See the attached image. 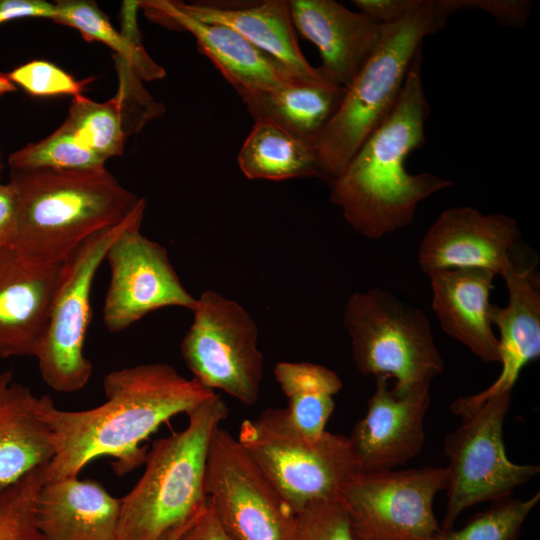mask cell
Returning <instances> with one entry per match:
<instances>
[{
	"label": "cell",
	"mask_w": 540,
	"mask_h": 540,
	"mask_svg": "<svg viewBox=\"0 0 540 540\" xmlns=\"http://www.w3.org/2000/svg\"><path fill=\"white\" fill-rule=\"evenodd\" d=\"M188 525L189 524L168 531L160 540H179V537Z\"/></svg>",
	"instance_id": "ab89813d"
},
{
	"label": "cell",
	"mask_w": 540,
	"mask_h": 540,
	"mask_svg": "<svg viewBox=\"0 0 540 540\" xmlns=\"http://www.w3.org/2000/svg\"><path fill=\"white\" fill-rule=\"evenodd\" d=\"M142 220L124 229L105 256L110 280L103 323L112 333L129 328L153 311L181 307L192 312L197 303L183 286L165 247L141 233Z\"/></svg>",
	"instance_id": "4fadbf2b"
},
{
	"label": "cell",
	"mask_w": 540,
	"mask_h": 540,
	"mask_svg": "<svg viewBox=\"0 0 540 540\" xmlns=\"http://www.w3.org/2000/svg\"><path fill=\"white\" fill-rule=\"evenodd\" d=\"M64 123L82 145L104 160L123 154L129 135L117 96L101 103L82 94L73 97Z\"/></svg>",
	"instance_id": "83f0119b"
},
{
	"label": "cell",
	"mask_w": 540,
	"mask_h": 540,
	"mask_svg": "<svg viewBox=\"0 0 540 540\" xmlns=\"http://www.w3.org/2000/svg\"><path fill=\"white\" fill-rule=\"evenodd\" d=\"M421 0H354L358 11L378 26L390 25L420 4Z\"/></svg>",
	"instance_id": "d590c367"
},
{
	"label": "cell",
	"mask_w": 540,
	"mask_h": 540,
	"mask_svg": "<svg viewBox=\"0 0 540 540\" xmlns=\"http://www.w3.org/2000/svg\"><path fill=\"white\" fill-rule=\"evenodd\" d=\"M140 8L150 19L162 25L190 32L196 39L198 51L210 59L238 94L308 83L234 29L190 17L174 1H140Z\"/></svg>",
	"instance_id": "e0dca14e"
},
{
	"label": "cell",
	"mask_w": 540,
	"mask_h": 540,
	"mask_svg": "<svg viewBox=\"0 0 540 540\" xmlns=\"http://www.w3.org/2000/svg\"><path fill=\"white\" fill-rule=\"evenodd\" d=\"M56 14L54 2L45 0H0V25L22 18H47Z\"/></svg>",
	"instance_id": "8d00e7d4"
},
{
	"label": "cell",
	"mask_w": 540,
	"mask_h": 540,
	"mask_svg": "<svg viewBox=\"0 0 540 540\" xmlns=\"http://www.w3.org/2000/svg\"><path fill=\"white\" fill-rule=\"evenodd\" d=\"M447 482L446 467L359 473L340 499L359 540H433L434 499Z\"/></svg>",
	"instance_id": "7c38bea8"
},
{
	"label": "cell",
	"mask_w": 540,
	"mask_h": 540,
	"mask_svg": "<svg viewBox=\"0 0 540 540\" xmlns=\"http://www.w3.org/2000/svg\"><path fill=\"white\" fill-rule=\"evenodd\" d=\"M388 381L376 377L367 411L348 437L361 473L393 470L417 456L424 446L430 386L396 395Z\"/></svg>",
	"instance_id": "9a60e30c"
},
{
	"label": "cell",
	"mask_w": 540,
	"mask_h": 540,
	"mask_svg": "<svg viewBox=\"0 0 540 540\" xmlns=\"http://www.w3.org/2000/svg\"><path fill=\"white\" fill-rule=\"evenodd\" d=\"M45 468L33 470L0 491V540H45L35 522V505Z\"/></svg>",
	"instance_id": "4dcf8cb0"
},
{
	"label": "cell",
	"mask_w": 540,
	"mask_h": 540,
	"mask_svg": "<svg viewBox=\"0 0 540 540\" xmlns=\"http://www.w3.org/2000/svg\"><path fill=\"white\" fill-rule=\"evenodd\" d=\"M521 238L517 221L501 213L484 214L470 206L444 210L423 236L418 264L423 273L481 268L503 274Z\"/></svg>",
	"instance_id": "5bb4252c"
},
{
	"label": "cell",
	"mask_w": 540,
	"mask_h": 540,
	"mask_svg": "<svg viewBox=\"0 0 540 540\" xmlns=\"http://www.w3.org/2000/svg\"><path fill=\"white\" fill-rule=\"evenodd\" d=\"M508 289L506 306H491L490 319L499 331V363L496 380L481 392L455 399L450 409L462 419L469 417L491 397L512 392L523 368L540 357L539 278L533 266L512 261L503 274Z\"/></svg>",
	"instance_id": "2e32d148"
},
{
	"label": "cell",
	"mask_w": 540,
	"mask_h": 540,
	"mask_svg": "<svg viewBox=\"0 0 540 540\" xmlns=\"http://www.w3.org/2000/svg\"><path fill=\"white\" fill-rule=\"evenodd\" d=\"M294 540H359L340 497L308 504L296 512Z\"/></svg>",
	"instance_id": "1f68e13d"
},
{
	"label": "cell",
	"mask_w": 540,
	"mask_h": 540,
	"mask_svg": "<svg viewBox=\"0 0 540 540\" xmlns=\"http://www.w3.org/2000/svg\"><path fill=\"white\" fill-rule=\"evenodd\" d=\"M185 14L197 20L228 26L266 52L300 80L334 84L302 53L294 29L289 1H174ZM336 85V84H334Z\"/></svg>",
	"instance_id": "ffe728a7"
},
{
	"label": "cell",
	"mask_w": 540,
	"mask_h": 540,
	"mask_svg": "<svg viewBox=\"0 0 540 540\" xmlns=\"http://www.w3.org/2000/svg\"><path fill=\"white\" fill-rule=\"evenodd\" d=\"M192 313L180 352L193 379L245 405L255 404L264 362L254 319L238 302L214 290L202 292Z\"/></svg>",
	"instance_id": "9c48e42d"
},
{
	"label": "cell",
	"mask_w": 540,
	"mask_h": 540,
	"mask_svg": "<svg viewBox=\"0 0 540 540\" xmlns=\"http://www.w3.org/2000/svg\"><path fill=\"white\" fill-rule=\"evenodd\" d=\"M19 237V204L14 186L0 184V251L16 247Z\"/></svg>",
	"instance_id": "e575fe53"
},
{
	"label": "cell",
	"mask_w": 540,
	"mask_h": 540,
	"mask_svg": "<svg viewBox=\"0 0 540 540\" xmlns=\"http://www.w3.org/2000/svg\"><path fill=\"white\" fill-rule=\"evenodd\" d=\"M540 500L539 491L526 500H496L460 529H441L433 540H517L528 515Z\"/></svg>",
	"instance_id": "f546056e"
},
{
	"label": "cell",
	"mask_w": 540,
	"mask_h": 540,
	"mask_svg": "<svg viewBox=\"0 0 540 540\" xmlns=\"http://www.w3.org/2000/svg\"><path fill=\"white\" fill-rule=\"evenodd\" d=\"M19 204L16 247L44 263L62 264L92 235L122 221L142 197L105 168L10 169Z\"/></svg>",
	"instance_id": "3957f363"
},
{
	"label": "cell",
	"mask_w": 540,
	"mask_h": 540,
	"mask_svg": "<svg viewBox=\"0 0 540 540\" xmlns=\"http://www.w3.org/2000/svg\"><path fill=\"white\" fill-rule=\"evenodd\" d=\"M237 161L248 179H323L314 144L265 120H254Z\"/></svg>",
	"instance_id": "d4e9b609"
},
{
	"label": "cell",
	"mask_w": 540,
	"mask_h": 540,
	"mask_svg": "<svg viewBox=\"0 0 540 540\" xmlns=\"http://www.w3.org/2000/svg\"><path fill=\"white\" fill-rule=\"evenodd\" d=\"M54 22L72 27L86 41H98L127 62L143 81L162 79L165 70L144 49L140 35H126L117 30L94 1L59 0L54 2Z\"/></svg>",
	"instance_id": "4316f807"
},
{
	"label": "cell",
	"mask_w": 540,
	"mask_h": 540,
	"mask_svg": "<svg viewBox=\"0 0 540 540\" xmlns=\"http://www.w3.org/2000/svg\"><path fill=\"white\" fill-rule=\"evenodd\" d=\"M294 29L318 49L320 71L347 88L376 49L381 26L334 0H290Z\"/></svg>",
	"instance_id": "d6986e66"
},
{
	"label": "cell",
	"mask_w": 540,
	"mask_h": 540,
	"mask_svg": "<svg viewBox=\"0 0 540 540\" xmlns=\"http://www.w3.org/2000/svg\"><path fill=\"white\" fill-rule=\"evenodd\" d=\"M145 208L141 198L122 221L89 237L61 264L45 332L34 356L43 381L56 392L79 391L90 380L93 365L84 348L92 316L93 281L113 241L143 219Z\"/></svg>",
	"instance_id": "ba28073f"
},
{
	"label": "cell",
	"mask_w": 540,
	"mask_h": 540,
	"mask_svg": "<svg viewBox=\"0 0 540 540\" xmlns=\"http://www.w3.org/2000/svg\"><path fill=\"white\" fill-rule=\"evenodd\" d=\"M274 374L288 399L289 422L305 439L318 440L326 432L342 380L333 370L310 362H278Z\"/></svg>",
	"instance_id": "484cf974"
},
{
	"label": "cell",
	"mask_w": 540,
	"mask_h": 540,
	"mask_svg": "<svg viewBox=\"0 0 540 540\" xmlns=\"http://www.w3.org/2000/svg\"><path fill=\"white\" fill-rule=\"evenodd\" d=\"M496 275L481 268H455L429 277L432 310L442 330L485 363L499 362V343L490 319Z\"/></svg>",
	"instance_id": "44dd1931"
},
{
	"label": "cell",
	"mask_w": 540,
	"mask_h": 540,
	"mask_svg": "<svg viewBox=\"0 0 540 540\" xmlns=\"http://www.w3.org/2000/svg\"><path fill=\"white\" fill-rule=\"evenodd\" d=\"M237 439L295 513L310 503L339 498L361 473L348 437L326 431L316 441L307 440L289 422L285 408L245 419Z\"/></svg>",
	"instance_id": "52a82bcc"
},
{
	"label": "cell",
	"mask_w": 540,
	"mask_h": 540,
	"mask_svg": "<svg viewBox=\"0 0 540 540\" xmlns=\"http://www.w3.org/2000/svg\"><path fill=\"white\" fill-rule=\"evenodd\" d=\"M511 402L512 392L491 397L446 434L447 504L441 529H452L471 506L509 497L539 473V465L516 464L507 457L503 426Z\"/></svg>",
	"instance_id": "30bf717a"
},
{
	"label": "cell",
	"mask_w": 540,
	"mask_h": 540,
	"mask_svg": "<svg viewBox=\"0 0 540 540\" xmlns=\"http://www.w3.org/2000/svg\"><path fill=\"white\" fill-rule=\"evenodd\" d=\"M345 88L334 84L294 83L255 93H239L254 120H265L314 144L337 110Z\"/></svg>",
	"instance_id": "cb8c5ba5"
},
{
	"label": "cell",
	"mask_w": 540,
	"mask_h": 540,
	"mask_svg": "<svg viewBox=\"0 0 540 540\" xmlns=\"http://www.w3.org/2000/svg\"><path fill=\"white\" fill-rule=\"evenodd\" d=\"M37 407L38 397L16 382L12 371H0V491L55 455L52 431Z\"/></svg>",
	"instance_id": "603a6c76"
},
{
	"label": "cell",
	"mask_w": 540,
	"mask_h": 540,
	"mask_svg": "<svg viewBox=\"0 0 540 540\" xmlns=\"http://www.w3.org/2000/svg\"><path fill=\"white\" fill-rule=\"evenodd\" d=\"M17 87L10 81L7 74L0 72V99L8 93L15 92Z\"/></svg>",
	"instance_id": "f35d334b"
},
{
	"label": "cell",
	"mask_w": 540,
	"mask_h": 540,
	"mask_svg": "<svg viewBox=\"0 0 540 540\" xmlns=\"http://www.w3.org/2000/svg\"><path fill=\"white\" fill-rule=\"evenodd\" d=\"M10 81L34 97L81 95L92 78L77 80L59 66L46 60H32L7 73Z\"/></svg>",
	"instance_id": "d6a6232c"
},
{
	"label": "cell",
	"mask_w": 540,
	"mask_h": 540,
	"mask_svg": "<svg viewBox=\"0 0 540 540\" xmlns=\"http://www.w3.org/2000/svg\"><path fill=\"white\" fill-rule=\"evenodd\" d=\"M60 268L17 247L0 251V361L35 356Z\"/></svg>",
	"instance_id": "ac0fdd59"
},
{
	"label": "cell",
	"mask_w": 540,
	"mask_h": 540,
	"mask_svg": "<svg viewBox=\"0 0 540 540\" xmlns=\"http://www.w3.org/2000/svg\"><path fill=\"white\" fill-rule=\"evenodd\" d=\"M447 19L436 0H421L397 22L381 26L376 49L345 88L337 110L314 141L323 180L338 176L387 118L422 41L441 30Z\"/></svg>",
	"instance_id": "5b68a950"
},
{
	"label": "cell",
	"mask_w": 540,
	"mask_h": 540,
	"mask_svg": "<svg viewBox=\"0 0 540 540\" xmlns=\"http://www.w3.org/2000/svg\"><path fill=\"white\" fill-rule=\"evenodd\" d=\"M448 18L460 10L479 9L489 13L506 27L521 28L529 19L532 2L526 0H436Z\"/></svg>",
	"instance_id": "836d02e7"
},
{
	"label": "cell",
	"mask_w": 540,
	"mask_h": 540,
	"mask_svg": "<svg viewBox=\"0 0 540 540\" xmlns=\"http://www.w3.org/2000/svg\"><path fill=\"white\" fill-rule=\"evenodd\" d=\"M422 48L387 118L346 167L329 181L330 199L360 235L379 239L410 225L418 204L453 182L430 172L411 174L409 155L426 143L429 104L422 84Z\"/></svg>",
	"instance_id": "7a4b0ae2"
},
{
	"label": "cell",
	"mask_w": 540,
	"mask_h": 540,
	"mask_svg": "<svg viewBox=\"0 0 540 540\" xmlns=\"http://www.w3.org/2000/svg\"><path fill=\"white\" fill-rule=\"evenodd\" d=\"M342 321L357 370L393 378L396 395L430 386L444 372L427 315L392 292L373 288L353 293Z\"/></svg>",
	"instance_id": "8992f818"
},
{
	"label": "cell",
	"mask_w": 540,
	"mask_h": 540,
	"mask_svg": "<svg viewBox=\"0 0 540 540\" xmlns=\"http://www.w3.org/2000/svg\"><path fill=\"white\" fill-rule=\"evenodd\" d=\"M2 169H3V162H2V155H1V152H0V184L2 183V182H1V172H2Z\"/></svg>",
	"instance_id": "60d3db41"
},
{
	"label": "cell",
	"mask_w": 540,
	"mask_h": 540,
	"mask_svg": "<svg viewBox=\"0 0 540 540\" xmlns=\"http://www.w3.org/2000/svg\"><path fill=\"white\" fill-rule=\"evenodd\" d=\"M103 387L107 400L84 411L61 410L50 396L38 397V414L52 431L55 446L44 482L77 477L90 461L103 456L113 458L117 475L133 471L145 463L143 441L215 393L166 363L112 371Z\"/></svg>",
	"instance_id": "6da1fadb"
},
{
	"label": "cell",
	"mask_w": 540,
	"mask_h": 540,
	"mask_svg": "<svg viewBox=\"0 0 540 540\" xmlns=\"http://www.w3.org/2000/svg\"><path fill=\"white\" fill-rule=\"evenodd\" d=\"M207 502L235 540H294L296 513L229 431L210 442L204 475Z\"/></svg>",
	"instance_id": "8fae6325"
},
{
	"label": "cell",
	"mask_w": 540,
	"mask_h": 540,
	"mask_svg": "<svg viewBox=\"0 0 540 540\" xmlns=\"http://www.w3.org/2000/svg\"><path fill=\"white\" fill-rule=\"evenodd\" d=\"M188 424L153 443L145 470L121 498L116 540H160L205 507V466L215 431L228 416L217 393L187 412Z\"/></svg>",
	"instance_id": "277c9868"
},
{
	"label": "cell",
	"mask_w": 540,
	"mask_h": 540,
	"mask_svg": "<svg viewBox=\"0 0 540 540\" xmlns=\"http://www.w3.org/2000/svg\"><path fill=\"white\" fill-rule=\"evenodd\" d=\"M179 540H235L221 526L208 502L185 528Z\"/></svg>",
	"instance_id": "74e56055"
},
{
	"label": "cell",
	"mask_w": 540,
	"mask_h": 540,
	"mask_svg": "<svg viewBox=\"0 0 540 540\" xmlns=\"http://www.w3.org/2000/svg\"><path fill=\"white\" fill-rule=\"evenodd\" d=\"M120 508L98 482L63 478L41 486L35 522L45 540H116Z\"/></svg>",
	"instance_id": "7402d4cb"
},
{
	"label": "cell",
	"mask_w": 540,
	"mask_h": 540,
	"mask_svg": "<svg viewBox=\"0 0 540 540\" xmlns=\"http://www.w3.org/2000/svg\"><path fill=\"white\" fill-rule=\"evenodd\" d=\"M103 158L82 145L63 122L47 137L11 153L10 169L88 170L105 167Z\"/></svg>",
	"instance_id": "f1b7e54d"
}]
</instances>
